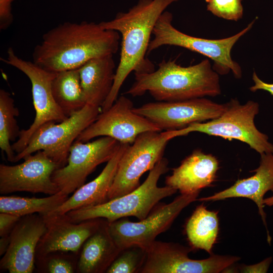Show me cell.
I'll return each mask as SVG.
<instances>
[{"label": "cell", "mask_w": 273, "mask_h": 273, "mask_svg": "<svg viewBox=\"0 0 273 273\" xmlns=\"http://www.w3.org/2000/svg\"><path fill=\"white\" fill-rule=\"evenodd\" d=\"M210 0H205V1L208 3L210 2Z\"/></svg>", "instance_id": "cell-35"}, {"label": "cell", "mask_w": 273, "mask_h": 273, "mask_svg": "<svg viewBox=\"0 0 273 273\" xmlns=\"http://www.w3.org/2000/svg\"><path fill=\"white\" fill-rule=\"evenodd\" d=\"M121 35L99 23L65 22L45 33L32 53L33 62L52 72L77 69L91 59L115 54Z\"/></svg>", "instance_id": "cell-1"}, {"label": "cell", "mask_w": 273, "mask_h": 273, "mask_svg": "<svg viewBox=\"0 0 273 273\" xmlns=\"http://www.w3.org/2000/svg\"><path fill=\"white\" fill-rule=\"evenodd\" d=\"M218 211H210L203 204L196 208L185 224V233L193 250L202 249L211 254L217 240Z\"/></svg>", "instance_id": "cell-23"}, {"label": "cell", "mask_w": 273, "mask_h": 273, "mask_svg": "<svg viewBox=\"0 0 273 273\" xmlns=\"http://www.w3.org/2000/svg\"><path fill=\"white\" fill-rule=\"evenodd\" d=\"M170 140L166 131H150L139 134L128 145L119 160L108 194V201L136 189L140 185L142 175L151 170L163 157Z\"/></svg>", "instance_id": "cell-8"}, {"label": "cell", "mask_w": 273, "mask_h": 273, "mask_svg": "<svg viewBox=\"0 0 273 273\" xmlns=\"http://www.w3.org/2000/svg\"><path fill=\"white\" fill-rule=\"evenodd\" d=\"M25 157L15 165L0 164V193L17 192L54 195L60 190L52 178L59 166L42 150Z\"/></svg>", "instance_id": "cell-15"}, {"label": "cell", "mask_w": 273, "mask_h": 273, "mask_svg": "<svg viewBox=\"0 0 273 273\" xmlns=\"http://www.w3.org/2000/svg\"><path fill=\"white\" fill-rule=\"evenodd\" d=\"M121 250L111 236L105 220L83 245L77 263L81 273L106 272Z\"/></svg>", "instance_id": "cell-22"}, {"label": "cell", "mask_w": 273, "mask_h": 273, "mask_svg": "<svg viewBox=\"0 0 273 273\" xmlns=\"http://www.w3.org/2000/svg\"><path fill=\"white\" fill-rule=\"evenodd\" d=\"M263 203L269 206L273 205V196L269 198L264 199Z\"/></svg>", "instance_id": "cell-34"}, {"label": "cell", "mask_w": 273, "mask_h": 273, "mask_svg": "<svg viewBox=\"0 0 273 273\" xmlns=\"http://www.w3.org/2000/svg\"><path fill=\"white\" fill-rule=\"evenodd\" d=\"M48 263V270L51 273H72L74 271L71 261L62 257H52Z\"/></svg>", "instance_id": "cell-29"}, {"label": "cell", "mask_w": 273, "mask_h": 273, "mask_svg": "<svg viewBox=\"0 0 273 273\" xmlns=\"http://www.w3.org/2000/svg\"><path fill=\"white\" fill-rule=\"evenodd\" d=\"M134 75V82L124 93L134 97L148 92L157 101H177L221 94L219 74L207 59L187 67L163 60L157 70Z\"/></svg>", "instance_id": "cell-3"}, {"label": "cell", "mask_w": 273, "mask_h": 273, "mask_svg": "<svg viewBox=\"0 0 273 273\" xmlns=\"http://www.w3.org/2000/svg\"><path fill=\"white\" fill-rule=\"evenodd\" d=\"M7 54L6 58L1 60L24 73L31 82L35 111L33 123L28 128L20 131L18 140L12 145L17 154L25 149L31 136L42 125L50 122H60L68 117L57 105L52 94V83L56 73L47 71L33 62L19 58L11 47L8 49Z\"/></svg>", "instance_id": "cell-10"}, {"label": "cell", "mask_w": 273, "mask_h": 273, "mask_svg": "<svg viewBox=\"0 0 273 273\" xmlns=\"http://www.w3.org/2000/svg\"><path fill=\"white\" fill-rule=\"evenodd\" d=\"M47 226L43 216H22L9 236L10 242L0 261L1 269L10 273H31L34 268L37 245Z\"/></svg>", "instance_id": "cell-16"}, {"label": "cell", "mask_w": 273, "mask_h": 273, "mask_svg": "<svg viewBox=\"0 0 273 273\" xmlns=\"http://www.w3.org/2000/svg\"><path fill=\"white\" fill-rule=\"evenodd\" d=\"M9 235L2 237L0 239V255H3L8 247L10 238Z\"/></svg>", "instance_id": "cell-33"}, {"label": "cell", "mask_w": 273, "mask_h": 273, "mask_svg": "<svg viewBox=\"0 0 273 273\" xmlns=\"http://www.w3.org/2000/svg\"><path fill=\"white\" fill-rule=\"evenodd\" d=\"M52 91L55 102L67 117L86 104L79 68L57 72L52 81Z\"/></svg>", "instance_id": "cell-24"}, {"label": "cell", "mask_w": 273, "mask_h": 273, "mask_svg": "<svg viewBox=\"0 0 273 273\" xmlns=\"http://www.w3.org/2000/svg\"><path fill=\"white\" fill-rule=\"evenodd\" d=\"M42 216L47 230L36 250L37 259L42 260L57 251L77 252L105 220L98 218L74 223L70 221L65 214Z\"/></svg>", "instance_id": "cell-17"}, {"label": "cell", "mask_w": 273, "mask_h": 273, "mask_svg": "<svg viewBox=\"0 0 273 273\" xmlns=\"http://www.w3.org/2000/svg\"><path fill=\"white\" fill-rule=\"evenodd\" d=\"M129 145L120 143L114 154L97 177L78 188L62 204L47 215H63L71 210L107 201L108 194L115 176L118 163Z\"/></svg>", "instance_id": "cell-20"}, {"label": "cell", "mask_w": 273, "mask_h": 273, "mask_svg": "<svg viewBox=\"0 0 273 273\" xmlns=\"http://www.w3.org/2000/svg\"><path fill=\"white\" fill-rule=\"evenodd\" d=\"M225 105L224 112L216 118L194 123L183 129L166 131L171 140L199 132L229 141L235 139L241 141L260 155L273 153V144L269 142L266 134L257 129L254 123L259 111V104L249 100L241 104L237 99H231Z\"/></svg>", "instance_id": "cell-5"}, {"label": "cell", "mask_w": 273, "mask_h": 273, "mask_svg": "<svg viewBox=\"0 0 273 273\" xmlns=\"http://www.w3.org/2000/svg\"><path fill=\"white\" fill-rule=\"evenodd\" d=\"M18 109L15 107L14 100L6 90H0V148L6 154L7 160L14 162L16 153L13 150L11 142L16 141L20 131L16 117L19 115Z\"/></svg>", "instance_id": "cell-26"}, {"label": "cell", "mask_w": 273, "mask_h": 273, "mask_svg": "<svg viewBox=\"0 0 273 273\" xmlns=\"http://www.w3.org/2000/svg\"><path fill=\"white\" fill-rule=\"evenodd\" d=\"M133 108L130 99L121 96L109 109L101 111L76 141L87 142L97 136H109L130 145L143 132L161 131L150 120L135 113Z\"/></svg>", "instance_id": "cell-13"}, {"label": "cell", "mask_w": 273, "mask_h": 273, "mask_svg": "<svg viewBox=\"0 0 273 273\" xmlns=\"http://www.w3.org/2000/svg\"><path fill=\"white\" fill-rule=\"evenodd\" d=\"M169 169L168 160L163 157L150 170L146 180L133 191L97 205L71 210L66 216L74 223L98 218L112 222L128 216L142 220L160 200L177 192L166 185H157L161 176Z\"/></svg>", "instance_id": "cell-4"}, {"label": "cell", "mask_w": 273, "mask_h": 273, "mask_svg": "<svg viewBox=\"0 0 273 273\" xmlns=\"http://www.w3.org/2000/svg\"><path fill=\"white\" fill-rule=\"evenodd\" d=\"M146 249L132 245L121 250L110 265L107 273H139L146 257Z\"/></svg>", "instance_id": "cell-27"}, {"label": "cell", "mask_w": 273, "mask_h": 273, "mask_svg": "<svg viewBox=\"0 0 273 273\" xmlns=\"http://www.w3.org/2000/svg\"><path fill=\"white\" fill-rule=\"evenodd\" d=\"M225 104L204 98L177 101H157L145 104L133 111L156 125L161 130L184 128L196 122H206L220 116Z\"/></svg>", "instance_id": "cell-14"}, {"label": "cell", "mask_w": 273, "mask_h": 273, "mask_svg": "<svg viewBox=\"0 0 273 273\" xmlns=\"http://www.w3.org/2000/svg\"><path fill=\"white\" fill-rule=\"evenodd\" d=\"M145 249L139 273H219L240 259L237 256L215 254L206 259H192L188 256L193 250L191 247L156 240Z\"/></svg>", "instance_id": "cell-11"}, {"label": "cell", "mask_w": 273, "mask_h": 273, "mask_svg": "<svg viewBox=\"0 0 273 273\" xmlns=\"http://www.w3.org/2000/svg\"><path fill=\"white\" fill-rule=\"evenodd\" d=\"M199 194H180L169 204L159 202L146 218L138 222L123 217L108 222L110 234L120 250L132 245L146 249L170 227L185 207L197 200Z\"/></svg>", "instance_id": "cell-9"}, {"label": "cell", "mask_w": 273, "mask_h": 273, "mask_svg": "<svg viewBox=\"0 0 273 273\" xmlns=\"http://www.w3.org/2000/svg\"><path fill=\"white\" fill-rule=\"evenodd\" d=\"M113 56L91 59L79 68L86 104L101 107L109 95L116 72Z\"/></svg>", "instance_id": "cell-21"}, {"label": "cell", "mask_w": 273, "mask_h": 273, "mask_svg": "<svg viewBox=\"0 0 273 273\" xmlns=\"http://www.w3.org/2000/svg\"><path fill=\"white\" fill-rule=\"evenodd\" d=\"M21 217L9 213H0V236L9 235L14 226Z\"/></svg>", "instance_id": "cell-31"}, {"label": "cell", "mask_w": 273, "mask_h": 273, "mask_svg": "<svg viewBox=\"0 0 273 273\" xmlns=\"http://www.w3.org/2000/svg\"><path fill=\"white\" fill-rule=\"evenodd\" d=\"M120 144L109 136H101L90 142L75 140L70 148L67 164L56 169L52 176L60 192L69 195L84 185L98 165L112 158Z\"/></svg>", "instance_id": "cell-12"}, {"label": "cell", "mask_w": 273, "mask_h": 273, "mask_svg": "<svg viewBox=\"0 0 273 273\" xmlns=\"http://www.w3.org/2000/svg\"><path fill=\"white\" fill-rule=\"evenodd\" d=\"M101 111L100 107L86 104L62 122L43 124L31 136L25 149L16 154L14 162L42 150L59 168L65 166L72 144Z\"/></svg>", "instance_id": "cell-7"}, {"label": "cell", "mask_w": 273, "mask_h": 273, "mask_svg": "<svg viewBox=\"0 0 273 273\" xmlns=\"http://www.w3.org/2000/svg\"><path fill=\"white\" fill-rule=\"evenodd\" d=\"M172 14L166 11L159 17L153 31V38L150 42L147 54L164 46L179 47L210 59L213 62V69L219 75L232 72L236 78L242 77L241 68L232 59L231 50L240 38L250 30L255 20L234 35L210 39L192 36L180 31L172 25Z\"/></svg>", "instance_id": "cell-6"}, {"label": "cell", "mask_w": 273, "mask_h": 273, "mask_svg": "<svg viewBox=\"0 0 273 273\" xmlns=\"http://www.w3.org/2000/svg\"><path fill=\"white\" fill-rule=\"evenodd\" d=\"M218 169L219 162L214 156L195 149L166 177L165 185L181 194L200 192L212 184Z\"/></svg>", "instance_id": "cell-18"}, {"label": "cell", "mask_w": 273, "mask_h": 273, "mask_svg": "<svg viewBox=\"0 0 273 273\" xmlns=\"http://www.w3.org/2000/svg\"><path fill=\"white\" fill-rule=\"evenodd\" d=\"M14 0H0V30L9 28L13 21L12 4Z\"/></svg>", "instance_id": "cell-30"}, {"label": "cell", "mask_w": 273, "mask_h": 273, "mask_svg": "<svg viewBox=\"0 0 273 273\" xmlns=\"http://www.w3.org/2000/svg\"><path fill=\"white\" fill-rule=\"evenodd\" d=\"M207 9L217 17L235 21L243 14L241 0H210Z\"/></svg>", "instance_id": "cell-28"}, {"label": "cell", "mask_w": 273, "mask_h": 273, "mask_svg": "<svg viewBox=\"0 0 273 273\" xmlns=\"http://www.w3.org/2000/svg\"><path fill=\"white\" fill-rule=\"evenodd\" d=\"M68 195L58 193L44 198H29L2 195L0 197V212L21 217L38 213L47 215L62 204Z\"/></svg>", "instance_id": "cell-25"}, {"label": "cell", "mask_w": 273, "mask_h": 273, "mask_svg": "<svg viewBox=\"0 0 273 273\" xmlns=\"http://www.w3.org/2000/svg\"><path fill=\"white\" fill-rule=\"evenodd\" d=\"M254 174L246 178L237 180L230 188L214 195L197 199L200 201H217L231 198H246L257 205L258 212L267 230V239L271 242L267 228L266 214L264 211V196L270 191L273 193V153L260 155L259 166L253 170Z\"/></svg>", "instance_id": "cell-19"}, {"label": "cell", "mask_w": 273, "mask_h": 273, "mask_svg": "<svg viewBox=\"0 0 273 273\" xmlns=\"http://www.w3.org/2000/svg\"><path fill=\"white\" fill-rule=\"evenodd\" d=\"M178 0H139L126 12H120L111 20L99 23L104 29L116 31L121 35L120 60L111 91L101 107L109 109L118 98L119 90L129 74L155 70L148 59V48L155 24L161 15Z\"/></svg>", "instance_id": "cell-2"}, {"label": "cell", "mask_w": 273, "mask_h": 273, "mask_svg": "<svg viewBox=\"0 0 273 273\" xmlns=\"http://www.w3.org/2000/svg\"><path fill=\"white\" fill-rule=\"evenodd\" d=\"M272 260L271 257L265 259L261 262L250 265H242L239 269L241 272H267Z\"/></svg>", "instance_id": "cell-32"}]
</instances>
